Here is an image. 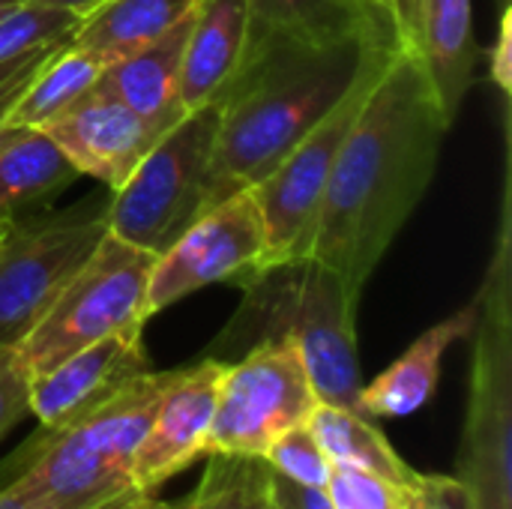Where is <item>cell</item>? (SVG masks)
Listing matches in <instances>:
<instances>
[{"mask_svg":"<svg viewBox=\"0 0 512 509\" xmlns=\"http://www.w3.org/2000/svg\"><path fill=\"white\" fill-rule=\"evenodd\" d=\"M396 42L426 72L441 111L456 123L474 87L480 45L474 36L471 0H387Z\"/></svg>","mask_w":512,"mask_h":509,"instance_id":"obj_13","label":"cell"},{"mask_svg":"<svg viewBox=\"0 0 512 509\" xmlns=\"http://www.w3.org/2000/svg\"><path fill=\"white\" fill-rule=\"evenodd\" d=\"M30 414V375L15 345L0 348V438Z\"/></svg>","mask_w":512,"mask_h":509,"instance_id":"obj_28","label":"cell"},{"mask_svg":"<svg viewBox=\"0 0 512 509\" xmlns=\"http://www.w3.org/2000/svg\"><path fill=\"white\" fill-rule=\"evenodd\" d=\"M459 480L512 501V189L504 174L495 252L477 291Z\"/></svg>","mask_w":512,"mask_h":509,"instance_id":"obj_5","label":"cell"},{"mask_svg":"<svg viewBox=\"0 0 512 509\" xmlns=\"http://www.w3.org/2000/svg\"><path fill=\"white\" fill-rule=\"evenodd\" d=\"M12 6H15V0H0V15H3V12H9Z\"/></svg>","mask_w":512,"mask_h":509,"instance_id":"obj_37","label":"cell"},{"mask_svg":"<svg viewBox=\"0 0 512 509\" xmlns=\"http://www.w3.org/2000/svg\"><path fill=\"white\" fill-rule=\"evenodd\" d=\"M0 228H3V225H0Z\"/></svg>","mask_w":512,"mask_h":509,"instance_id":"obj_40","label":"cell"},{"mask_svg":"<svg viewBox=\"0 0 512 509\" xmlns=\"http://www.w3.org/2000/svg\"><path fill=\"white\" fill-rule=\"evenodd\" d=\"M102 66L69 45L66 39L54 48V54L27 78L12 111L9 126L21 129H45L51 120L66 114L75 102H81L99 81Z\"/></svg>","mask_w":512,"mask_h":509,"instance_id":"obj_23","label":"cell"},{"mask_svg":"<svg viewBox=\"0 0 512 509\" xmlns=\"http://www.w3.org/2000/svg\"><path fill=\"white\" fill-rule=\"evenodd\" d=\"M318 405L303 354L291 339L252 345L225 363L204 456H264Z\"/></svg>","mask_w":512,"mask_h":509,"instance_id":"obj_10","label":"cell"},{"mask_svg":"<svg viewBox=\"0 0 512 509\" xmlns=\"http://www.w3.org/2000/svg\"><path fill=\"white\" fill-rule=\"evenodd\" d=\"M450 126L426 72L396 42L336 156L309 249L351 294L363 297L429 192Z\"/></svg>","mask_w":512,"mask_h":509,"instance_id":"obj_1","label":"cell"},{"mask_svg":"<svg viewBox=\"0 0 512 509\" xmlns=\"http://www.w3.org/2000/svg\"><path fill=\"white\" fill-rule=\"evenodd\" d=\"M405 509H471V492L459 477L417 471L405 486Z\"/></svg>","mask_w":512,"mask_h":509,"instance_id":"obj_29","label":"cell"},{"mask_svg":"<svg viewBox=\"0 0 512 509\" xmlns=\"http://www.w3.org/2000/svg\"><path fill=\"white\" fill-rule=\"evenodd\" d=\"M474 324H477V297L459 312H453L450 318L420 333L402 357H396L375 381L363 384L357 393V411L369 420H381V417L399 420L417 414L435 396L447 351L459 339H468Z\"/></svg>","mask_w":512,"mask_h":509,"instance_id":"obj_16","label":"cell"},{"mask_svg":"<svg viewBox=\"0 0 512 509\" xmlns=\"http://www.w3.org/2000/svg\"><path fill=\"white\" fill-rule=\"evenodd\" d=\"M309 432L315 435L318 447L324 450L327 462L333 468L363 471L372 477H381L393 486H411L414 468L393 450V444L384 438V432L363 414L318 402L306 420Z\"/></svg>","mask_w":512,"mask_h":509,"instance_id":"obj_22","label":"cell"},{"mask_svg":"<svg viewBox=\"0 0 512 509\" xmlns=\"http://www.w3.org/2000/svg\"><path fill=\"white\" fill-rule=\"evenodd\" d=\"M396 39L393 21L345 39H267L249 45L219 93L210 207L261 183L285 153L351 90L366 60Z\"/></svg>","mask_w":512,"mask_h":509,"instance_id":"obj_2","label":"cell"},{"mask_svg":"<svg viewBox=\"0 0 512 509\" xmlns=\"http://www.w3.org/2000/svg\"><path fill=\"white\" fill-rule=\"evenodd\" d=\"M195 3L198 0H105L78 18L66 42L105 69L159 39L189 15Z\"/></svg>","mask_w":512,"mask_h":509,"instance_id":"obj_20","label":"cell"},{"mask_svg":"<svg viewBox=\"0 0 512 509\" xmlns=\"http://www.w3.org/2000/svg\"><path fill=\"white\" fill-rule=\"evenodd\" d=\"M393 48H396V39L384 42L366 60L363 72L357 75L351 90L333 105V111H327L285 153V159L261 183L252 186L255 201L261 207V219H264V237H267L264 267L276 261L309 258L318 210H321L336 156Z\"/></svg>","mask_w":512,"mask_h":509,"instance_id":"obj_9","label":"cell"},{"mask_svg":"<svg viewBox=\"0 0 512 509\" xmlns=\"http://www.w3.org/2000/svg\"><path fill=\"white\" fill-rule=\"evenodd\" d=\"M0 509H39L33 501H27V498H21V495H15V492H9V489H0Z\"/></svg>","mask_w":512,"mask_h":509,"instance_id":"obj_35","label":"cell"},{"mask_svg":"<svg viewBox=\"0 0 512 509\" xmlns=\"http://www.w3.org/2000/svg\"><path fill=\"white\" fill-rule=\"evenodd\" d=\"M15 3H30V6H51V9H66V12H72V15H87V12H93L99 3H105V0H15Z\"/></svg>","mask_w":512,"mask_h":509,"instance_id":"obj_34","label":"cell"},{"mask_svg":"<svg viewBox=\"0 0 512 509\" xmlns=\"http://www.w3.org/2000/svg\"><path fill=\"white\" fill-rule=\"evenodd\" d=\"M489 81L501 90V96L510 102L512 93V3L501 9L498 36L489 45Z\"/></svg>","mask_w":512,"mask_h":509,"instance_id":"obj_30","label":"cell"},{"mask_svg":"<svg viewBox=\"0 0 512 509\" xmlns=\"http://www.w3.org/2000/svg\"><path fill=\"white\" fill-rule=\"evenodd\" d=\"M243 300L207 357L237 360L273 339L297 342L318 402L357 411V306L360 297L315 258H291L261 267L243 285ZM360 414V411H357Z\"/></svg>","mask_w":512,"mask_h":509,"instance_id":"obj_4","label":"cell"},{"mask_svg":"<svg viewBox=\"0 0 512 509\" xmlns=\"http://www.w3.org/2000/svg\"><path fill=\"white\" fill-rule=\"evenodd\" d=\"M222 372L225 360L216 357H201L192 366L171 369V381L156 405V414L132 465L135 492L153 495L159 486H165L204 456Z\"/></svg>","mask_w":512,"mask_h":509,"instance_id":"obj_12","label":"cell"},{"mask_svg":"<svg viewBox=\"0 0 512 509\" xmlns=\"http://www.w3.org/2000/svg\"><path fill=\"white\" fill-rule=\"evenodd\" d=\"M216 126V102L186 111L147 150L132 177L108 192V234L150 255L165 252L210 207Z\"/></svg>","mask_w":512,"mask_h":509,"instance_id":"obj_6","label":"cell"},{"mask_svg":"<svg viewBox=\"0 0 512 509\" xmlns=\"http://www.w3.org/2000/svg\"><path fill=\"white\" fill-rule=\"evenodd\" d=\"M381 3H384V6H387V0H381Z\"/></svg>","mask_w":512,"mask_h":509,"instance_id":"obj_39","label":"cell"},{"mask_svg":"<svg viewBox=\"0 0 512 509\" xmlns=\"http://www.w3.org/2000/svg\"><path fill=\"white\" fill-rule=\"evenodd\" d=\"M153 261L156 255L105 234L36 327L15 345L30 381L123 327H144V294Z\"/></svg>","mask_w":512,"mask_h":509,"instance_id":"obj_7","label":"cell"},{"mask_svg":"<svg viewBox=\"0 0 512 509\" xmlns=\"http://www.w3.org/2000/svg\"><path fill=\"white\" fill-rule=\"evenodd\" d=\"M108 234V195L0 228V348L18 345Z\"/></svg>","mask_w":512,"mask_h":509,"instance_id":"obj_8","label":"cell"},{"mask_svg":"<svg viewBox=\"0 0 512 509\" xmlns=\"http://www.w3.org/2000/svg\"><path fill=\"white\" fill-rule=\"evenodd\" d=\"M273 471V468H270ZM273 480V495L279 509H333V501L327 495V489H315V486H300L282 474H270Z\"/></svg>","mask_w":512,"mask_h":509,"instance_id":"obj_31","label":"cell"},{"mask_svg":"<svg viewBox=\"0 0 512 509\" xmlns=\"http://www.w3.org/2000/svg\"><path fill=\"white\" fill-rule=\"evenodd\" d=\"M390 24L381 0H249V45L267 39L330 42Z\"/></svg>","mask_w":512,"mask_h":509,"instance_id":"obj_19","label":"cell"},{"mask_svg":"<svg viewBox=\"0 0 512 509\" xmlns=\"http://www.w3.org/2000/svg\"><path fill=\"white\" fill-rule=\"evenodd\" d=\"M171 372H141L60 426L39 429L3 468L0 489L39 509H123L138 498L132 465Z\"/></svg>","mask_w":512,"mask_h":509,"instance_id":"obj_3","label":"cell"},{"mask_svg":"<svg viewBox=\"0 0 512 509\" xmlns=\"http://www.w3.org/2000/svg\"><path fill=\"white\" fill-rule=\"evenodd\" d=\"M512 0H498V6H501V9H504V6H510Z\"/></svg>","mask_w":512,"mask_h":509,"instance_id":"obj_38","label":"cell"},{"mask_svg":"<svg viewBox=\"0 0 512 509\" xmlns=\"http://www.w3.org/2000/svg\"><path fill=\"white\" fill-rule=\"evenodd\" d=\"M327 495L333 501V509H405L402 486L348 468H333Z\"/></svg>","mask_w":512,"mask_h":509,"instance_id":"obj_27","label":"cell"},{"mask_svg":"<svg viewBox=\"0 0 512 509\" xmlns=\"http://www.w3.org/2000/svg\"><path fill=\"white\" fill-rule=\"evenodd\" d=\"M471 492V509H512L510 498L486 489V486H468Z\"/></svg>","mask_w":512,"mask_h":509,"instance_id":"obj_33","label":"cell"},{"mask_svg":"<svg viewBox=\"0 0 512 509\" xmlns=\"http://www.w3.org/2000/svg\"><path fill=\"white\" fill-rule=\"evenodd\" d=\"M147 369L144 327H123L36 375L30 381V414L39 429L60 426Z\"/></svg>","mask_w":512,"mask_h":509,"instance_id":"obj_15","label":"cell"},{"mask_svg":"<svg viewBox=\"0 0 512 509\" xmlns=\"http://www.w3.org/2000/svg\"><path fill=\"white\" fill-rule=\"evenodd\" d=\"M267 237L252 189H240L207 207L165 252L156 255L144 294V318L186 300L189 294L231 282L243 285L264 267Z\"/></svg>","mask_w":512,"mask_h":509,"instance_id":"obj_11","label":"cell"},{"mask_svg":"<svg viewBox=\"0 0 512 509\" xmlns=\"http://www.w3.org/2000/svg\"><path fill=\"white\" fill-rule=\"evenodd\" d=\"M60 45V42H57ZM57 45H48V48H39V51H30V54H24V57H18V60H9V63H0V93H6L9 87H15V84H21L27 75H33L51 54H54V48Z\"/></svg>","mask_w":512,"mask_h":509,"instance_id":"obj_32","label":"cell"},{"mask_svg":"<svg viewBox=\"0 0 512 509\" xmlns=\"http://www.w3.org/2000/svg\"><path fill=\"white\" fill-rule=\"evenodd\" d=\"M270 465L261 456H210L195 492L180 509H279Z\"/></svg>","mask_w":512,"mask_h":509,"instance_id":"obj_24","label":"cell"},{"mask_svg":"<svg viewBox=\"0 0 512 509\" xmlns=\"http://www.w3.org/2000/svg\"><path fill=\"white\" fill-rule=\"evenodd\" d=\"M75 177L78 171L42 129L6 126L0 132V225L63 192Z\"/></svg>","mask_w":512,"mask_h":509,"instance_id":"obj_21","label":"cell"},{"mask_svg":"<svg viewBox=\"0 0 512 509\" xmlns=\"http://www.w3.org/2000/svg\"><path fill=\"white\" fill-rule=\"evenodd\" d=\"M123 509H180V504H168V501H159V498L147 495V498H138V501H132L129 507Z\"/></svg>","mask_w":512,"mask_h":509,"instance_id":"obj_36","label":"cell"},{"mask_svg":"<svg viewBox=\"0 0 512 509\" xmlns=\"http://www.w3.org/2000/svg\"><path fill=\"white\" fill-rule=\"evenodd\" d=\"M189 21L192 12L183 15L171 30H165L150 45L105 66L96 81V90L114 96L138 117L153 123L159 132H168L186 114L180 102V72H183Z\"/></svg>","mask_w":512,"mask_h":509,"instance_id":"obj_17","label":"cell"},{"mask_svg":"<svg viewBox=\"0 0 512 509\" xmlns=\"http://www.w3.org/2000/svg\"><path fill=\"white\" fill-rule=\"evenodd\" d=\"M276 474L300 483V486H315V489H327L333 465L327 462L324 450L318 447L315 435L309 432V426H294L288 429L282 438H276L264 456H261Z\"/></svg>","mask_w":512,"mask_h":509,"instance_id":"obj_26","label":"cell"},{"mask_svg":"<svg viewBox=\"0 0 512 509\" xmlns=\"http://www.w3.org/2000/svg\"><path fill=\"white\" fill-rule=\"evenodd\" d=\"M75 24H78V15L66 9L15 3L9 12L0 15V63L18 60L30 51L63 42Z\"/></svg>","mask_w":512,"mask_h":509,"instance_id":"obj_25","label":"cell"},{"mask_svg":"<svg viewBox=\"0 0 512 509\" xmlns=\"http://www.w3.org/2000/svg\"><path fill=\"white\" fill-rule=\"evenodd\" d=\"M249 42V0H198L189 21L180 102L186 111L210 105L243 63Z\"/></svg>","mask_w":512,"mask_h":509,"instance_id":"obj_18","label":"cell"},{"mask_svg":"<svg viewBox=\"0 0 512 509\" xmlns=\"http://www.w3.org/2000/svg\"><path fill=\"white\" fill-rule=\"evenodd\" d=\"M42 132L78 171V177H93L108 192H117L147 150L165 135L96 87Z\"/></svg>","mask_w":512,"mask_h":509,"instance_id":"obj_14","label":"cell"}]
</instances>
